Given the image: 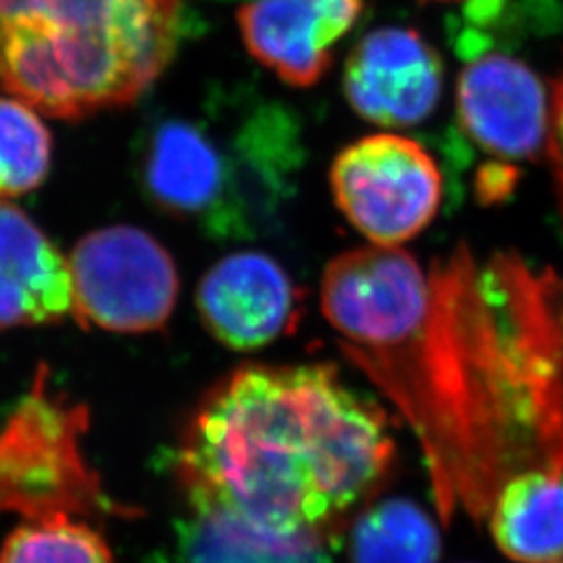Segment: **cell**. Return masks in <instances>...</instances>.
Returning a JSON list of instances; mask_svg holds the SVG:
<instances>
[{"mask_svg":"<svg viewBox=\"0 0 563 563\" xmlns=\"http://www.w3.org/2000/svg\"><path fill=\"white\" fill-rule=\"evenodd\" d=\"M322 311L344 355L413 430L444 523L488 520L514 476L563 470V280L465 244L423 267L399 246L328 263Z\"/></svg>","mask_w":563,"mask_h":563,"instance_id":"obj_1","label":"cell"},{"mask_svg":"<svg viewBox=\"0 0 563 563\" xmlns=\"http://www.w3.org/2000/svg\"><path fill=\"white\" fill-rule=\"evenodd\" d=\"M393 462L383 409L332 365L251 363L197 405L176 470L192 509L278 541L332 544Z\"/></svg>","mask_w":563,"mask_h":563,"instance_id":"obj_2","label":"cell"},{"mask_svg":"<svg viewBox=\"0 0 563 563\" xmlns=\"http://www.w3.org/2000/svg\"><path fill=\"white\" fill-rule=\"evenodd\" d=\"M178 0H0V92L55 120L139 101L172 63Z\"/></svg>","mask_w":563,"mask_h":563,"instance_id":"obj_3","label":"cell"},{"mask_svg":"<svg viewBox=\"0 0 563 563\" xmlns=\"http://www.w3.org/2000/svg\"><path fill=\"white\" fill-rule=\"evenodd\" d=\"M141 181L163 213L244 239L274 218L301 167V130L278 102L228 92L142 136Z\"/></svg>","mask_w":563,"mask_h":563,"instance_id":"obj_4","label":"cell"},{"mask_svg":"<svg viewBox=\"0 0 563 563\" xmlns=\"http://www.w3.org/2000/svg\"><path fill=\"white\" fill-rule=\"evenodd\" d=\"M88 409L51 386L48 367L0 428V514L25 522L113 514L81 441Z\"/></svg>","mask_w":563,"mask_h":563,"instance_id":"obj_5","label":"cell"},{"mask_svg":"<svg viewBox=\"0 0 563 563\" xmlns=\"http://www.w3.org/2000/svg\"><path fill=\"white\" fill-rule=\"evenodd\" d=\"M71 318L104 332L162 330L178 301L180 278L162 242L134 225L86 234L67 257Z\"/></svg>","mask_w":563,"mask_h":563,"instance_id":"obj_6","label":"cell"},{"mask_svg":"<svg viewBox=\"0 0 563 563\" xmlns=\"http://www.w3.org/2000/svg\"><path fill=\"white\" fill-rule=\"evenodd\" d=\"M342 216L376 246L416 239L439 213L443 176L420 142L374 134L349 144L330 167Z\"/></svg>","mask_w":563,"mask_h":563,"instance_id":"obj_7","label":"cell"},{"mask_svg":"<svg viewBox=\"0 0 563 563\" xmlns=\"http://www.w3.org/2000/svg\"><path fill=\"white\" fill-rule=\"evenodd\" d=\"M457 118L483 151L523 162L547 153L551 92L520 59L486 53L470 60L455 90Z\"/></svg>","mask_w":563,"mask_h":563,"instance_id":"obj_8","label":"cell"},{"mask_svg":"<svg viewBox=\"0 0 563 563\" xmlns=\"http://www.w3.org/2000/svg\"><path fill=\"white\" fill-rule=\"evenodd\" d=\"M443 60L409 27H380L351 51L342 86L363 120L411 128L428 120L443 99Z\"/></svg>","mask_w":563,"mask_h":563,"instance_id":"obj_9","label":"cell"},{"mask_svg":"<svg viewBox=\"0 0 563 563\" xmlns=\"http://www.w3.org/2000/svg\"><path fill=\"white\" fill-rule=\"evenodd\" d=\"M197 309L216 341L234 351H255L297 328L302 295L280 263L242 251L202 276Z\"/></svg>","mask_w":563,"mask_h":563,"instance_id":"obj_10","label":"cell"},{"mask_svg":"<svg viewBox=\"0 0 563 563\" xmlns=\"http://www.w3.org/2000/svg\"><path fill=\"white\" fill-rule=\"evenodd\" d=\"M363 0H251L236 13L249 53L295 88L322 80Z\"/></svg>","mask_w":563,"mask_h":563,"instance_id":"obj_11","label":"cell"},{"mask_svg":"<svg viewBox=\"0 0 563 563\" xmlns=\"http://www.w3.org/2000/svg\"><path fill=\"white\" fill-rule=\"evenodd\" d=\"M69 316L67 257L20 207L0 201V330Z\"/></svg>","mask_w":563,"mask_h":563,"instance_id":"obj_12","label":"cell"},{"mask_svg":"<svg viewBox=\"0 0 563 563\" xmlns=\"http://www.w3.org/2000/svg\"><path fill=\"white\" fill-rule=\"evenodd\" d=\"M488 523L509 560L563 562V470L534 467L514 476L499 490Z\"/></svg>","mask_w":563,"mask_h":563,"instance_id":"obj_13","label":"cell"},{"mask_svg":"<svg viewBox=\"0 0 563 563\" xmlns=\"http://www.w3.org/2000/svg\"><path fill=\"white\" fill-rule=\"evenodd\" d=\"M181 563H330V544L288 543L216 514L192 509L181 523Z\"/></svg>","mask_w":563,"mask_h":563,"instance_id":"obj_14","label":"cell"},{"mask_svg":"<svg viewBox=\"0 0 563 563\" xmlns=\"http://www.w3.org/2000/svg\"><path fill=\"white\" fill-rule=\"evenodd\" d=\"M351 558L353 563H439L441 534L418 505L390 499L360 516Z\"/></svg>","mask_w":563,"mask_h":563,"instance_id":"obj_15","label":"cell"},{"mask_svg":"<svg viewBox=\"0 0 563 563\" xmlns=\"http://www.w3.org/2000/svg\"><path fill=\"white\" fill-rule=\"evenodd\" d=\"M53 163V136L41 113L0 97V201L36 190Z\"/></svg>","mask_w":563,"mask_h":563,"instance_id":"obj_16","label":"cell"},{"mask_svg":"<svg viewBox=\"0 0 563 563\" xmlns=\"http://www.w3.org/2000/svg\"><path fill=\"white\" fill-rule=\"evenodd\" d=\"M0 563H113L109 544L84 520L21 523L0 549Z\"/></svg>","mask_w":563,"mask_h":563,"instance_id":"obj_17","label":"cell"},{"mask_svg":"<svg viewBox=\"0 0 563 563\" xmlns=\"http://www.w3.org/2000/svg\"><path fill=\"white\" fill-rule=\"evenodd\" d=\"M547 157L551 163L555 192H558V201L563 213V76L553 86V92H551V123H549Z\"/></svg>","mask_w":563,"mask_h":563,"instance_id":"obj_18","label":"cell"},{"mask_svg":"<svg viewBox=\"0 0 563 563\" xmlns=\"http://www.w3.org/2000/svg\"><path fill=\"white\" fill-rule=\"evenodd\" d=\"M432 2H457V0H432Z\"/></svg>","mask_w":563,"mask_h":563,"instance_id":"obj_19","label":"cell"},{"mask_svg":"<svg viewBox=\"0 0 563 563\" xmlns=\"http://www.w3.org/2000/svg\"><path fill=\"white\" fill-rule=\"evenodd\" d=\"M555 563H563V562H555Z\"/></svg>","mask_w":563,"mask_h":563,"instance_id":"obj_20","label":"cell"}]
</instances>
